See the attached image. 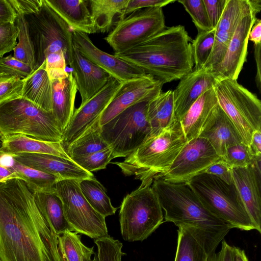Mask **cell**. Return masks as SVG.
Here are the masks:
<instances>
[{
    "label": "cell",
    "instance_id": "cell-1",
    "mask_svg": "<svg viewBox=\"0 0 261 261\" xmlns=\"http://www.w3.org/2000/svg\"><path fill=\"white\" fill-rule=\"evenodd\" d=\"M0 261H62L58 235L25 182H0Z\"/></svg>",
    "mask_w": 261,
    "mask_h": 261
},
{
    "label": "cell",
    "instance_id": "cell-2",
    "mask_svg": "<svg viewBox=\"0 0 261 261\" xmlns=\"http://www.w3.org/2000/svg\"><path fill=\"white\" fill-rule=\"evenodd\" d=\"M192 40L183 25L166 27L141 44L114 55L164 85L180 80L193 70Z\"/></svg>",
    "mask_w": 261,
    "mask_h": 261
},
{
    "label": "cell",
    "instance_id": "cell-3",
    "mask_svg": "<svg viewBox=\"0 0 261 261\" xmlns=\"http://www.w3.org/2000/svg\"><path fill=\"white\" fill-rule=\"evenodd\" d=\"M151 187L165 212V221L193 228L212 257L230 226L203 205L188 182H171L158 177Z\"/></svg>",
    "mask_w": 261,
    "mask_h": 261
},
{
    "label": "cell",
    "instance_id": "cell-4",
    "mask_svg": "<svg viewBox=\"0 0 261 261\" xmlns=\"http://www.w3.org/2000/svg\"><path fill=\"white\" fill-rule=\"evenodd\" d=\"M181 124L175 121L158 135L148 138L121 162H113L126 176L134 175L141 186L151 185L170 168L187 143Z\"/></svg>",
    "mask_w": 261,
    "mask_h": 261
},
{
    "label": "cell",
    "instance_id": "cell-5",
    "mask_svg": "<svg viewBox=\"0 0 261 261\" xmlns=\"http://www.w3.org/2000/svg\"><path fill=\"white\" fill-rule=\"evenodd\" d=\"M0 132L22 134L36 139L61 142L63 130L53 113L23 98L0 103Z\"/></svg>",
    "mask_w": 261,
    "mask_h": 261
},
{
    "label": "cell",
    "instance_id": "cell-6",
    "mask_svg": "<svg viewBox=\"0 0 261 261\" xmlns=\"http://www.w3.org/2000/svg\"><path fill=\"white\" fill-rule=\"evenodd\" d=\"M23 15L34 51L36 69L48 54L60 51L63 52L66 64L70 65L74 49L72 31L46 1L42 0L37 12Z\"/></svg>",
    "mask_w": 261,
    "mask_h": 261
},
{
    "label": "cell",
    "instance_id": "cell-7",
    "mask_svg": "<svg viewBox=\"0 0 261 261\" xmlns=\"http://www.w3.org/2000/svg\"><path fill=\"white\" fill-rule=\"evenodd\" d=\"M203 205L231 228L256 230L234 184L203 173L188 182Z\"/></svg>",
    "mask_w": 261,
    "mask_h": 261
},
{
    "label": "cell",
    "instance_id": "cell-8",
    "mask_svg": "<svg viewBox=\"0 0 261 261\" xmlns=\"http://www.w3.org/2000/svg\"><path fill=\"white\" fill-rule=\"evenodd\" d=\"M122 238L128 242L146 239L163 222L162 208L151 185L141 186L124 198L119 212Z\"/></svg>",
    "mask_w": 261,
    "mask_h": 261
},
{
    "label": "cell",
    "instance_id": "cell-9",
    "mask_svg": "<svg viewBox=\"0 0 261 261\" xmlns=\"http://www.w3.org/2000/svg\"><path fill=\"white\" fill-rule=\"evenodd\" d=\"M218 104L231 120L243 142L250 146L253 133L261 129V101L237 80L215 79Z\"/></svg>",
    "mask_w": 261,
    "mask_h": 261
},
{
    "label": "cell",
    "instance_id": "cell-10",
    "mask_svg": "<svg viewBox=\"0 0 261 261\" xmlns=\"http://www.w3.org/2000/svg\"><path fill=\"white\" fill-rule=\"evenodd\" d=\"M148 101L132 106L106 124L101 135L111 149L114 159L127 157L150 136L147 116Z\"/></svg>",
    "mask_w": 261,
    "mask_h": 261
},
{
    "label": "cell",
    "instance_id": "cell-11",
    "mask_svg": "<svg viewBox=\"0 0 261 261\" xmlns=\"http://www.w3.org/2000/svg\"><path fill=\"white\" fill-rule=\"evenodd\" d=\"M54 189L62 200L65 217L73 231L94 239L109 236L105 218L86 200L80 190L79 180H59Z\"/></svg>",
    "mask_w": 261,
    "mask_h": 261
},
{
    "label": "cell",
    "instance_id": "cell-12",
    "mask_svg": "<svg viewBox=\"0 0 261 261\" xmlns=\"http://www.w3.org/2000/svg\"><path fill=\"white\" fill-rule=\"evenodd\" d=\"M166 27L162 8H146L126 16L105 40L114 54H120L141 44Z\"/></svg>",
    "mask_w": 261,
    "mask_h": 261
},
{
    "label": "cell",
    "instance_id": "cell-13",
    "mask_svg": "<svg viewBox=\"0 0 261 261\" xmlns=\"http://www.w3.org/2000/svg\"><path fill=\"white\" fill-rule=\"evenodd\" d=\"M221 160L209 141L199 137L187 142L168 170L159 177L168 181L189 182Z\"/></svg>",
    "mask_w": 261,
    "mask_h": 261
},
{
    "label": "cell",
    "instance_id": "cell-14",
    "mask_svg": "<svg viewBox=\"0 0 261 261\" xmlns=\"http://www.w3.org/2000/svg\"><path fill=\"white\" fill-rule=\"evenodd\" d=\"M257 8H261L260 0H227L215 28L213 48L203 68L210 71L222 61L239 23L244 17Z\"/></svg>",
    "mask_w": 261,
    "mask_h": 261
},
{
    "label": "cell",
    "instance_id": "cell-15",
    "mask_svg": "<svg viewBox=\"0 0 261 261\" xmlns=\"http://www.w3.org/2000/svg\"><path fill=\"white\" fill-rule=\"evenodd\" d=\"M123 83L111 77L105 87L74 111L67 127L63 132L61 142L63 146L71 143L93 123Z\"/></svg>",
    "mask_w": 261,
    "mask_h": 261
},
{
    "label": "cell",
    "instance_id": "cell-16",
    "mask_svg": "<svg viewBox=\"0 0 261 261\" xmlns=\"http://www.w3.org/2000/svg\"><path fill=\"white\" fill-rule=\"evenodd\" d=\"M260 10L254 9L240 21L223 60L210 70L215 79L237 80L246 61L249 32Z\"/></svg>",
    "mask_w": 261,
    "mask_h": 261
},
{
    "label": "cell",
    "instance_id": "cell-17",
    "mask_svg": "<svg viewBox=\"0 0 261 261\" xmlns=\"http://www.w3.org/2000/svg\"><path fill=\"white\" fill-rule=\"evenodd\" d=\"M163 86L161 82L149 74L124 82L100 114V125L108 122L127 108L150 100L162 91Z\"/></svg>",
    "mask_w": 261,
    "mask_h": 261
},
{
    "label": "cell",
    "instance_id": "cell-18",
    "mask_svg": "<svg viewBox=\"0 0 261 261\" xmlns=\"http://www.w3.org/2000/svg\"><path fill=\"white\" fill-rule=\"evenodd\" d=\"M72 35L74 46L81 54L119 82H125L147 75L135 65L99 49L88 35L74 31Z\"/></svg>",
    "mask_w": 261,
    "mask_h": 261
},
{
    "label": "cell",
    "instance_id": "cell-19",
    "mask_svg": "<svg viewBox=\"0 0 261 261\" xmlns=\"http://www.w3.org/2000/svg\"><path fill=\"white\" fill-rule=\"evenodd\" d=\"M260 158L246 167L232 168L233 182L256 230L261 232Z\"/></svg>",
    "mask_w": 261,
    "mask_h": 261
},
{
    "label": "cell",
    "instance_id": "cell-20",
    "mask_svg": "<svg viewBox=\"0 0 261 261\" xmlns=\"http://www.w3.org/2000/svg\"><path fill=\"white\" fill-rule=\"evenodd\" d=\"M14 160L30 168L55 176L58 181L81 180L93 177L71 159L44 153H21L11 155Z\"/></svg>",
    "mask_w": 261,
    "mask_h": 261
},
{
    "label": "cell",
    "instance_id": "cell-21",
    "mask_svg": "<svg viewBox=\"0 0 261 261\" xmlns=\"http://www.w3.org/2000/svg\"><path fill=\"white\" fill-rule=\"evenodd\" d=\"M212 87L203 93L179 121L187 141L200 137L214 124L219 109Z\"/></svg>",
    "mask_w": 261,
    "mask_h": 261
},
{
    "label": "cell",
    "instance_id": "cell-22",
    "mask_svg": "<svg viewBox=\"0 0 261 261\" xmlns=\"http://www.w3.org/2000/svg\"><path fill=\"white\" fill-rule=\"evenodd\" d=\"M173 90L174 118L180 121L195 101L213 87L215 78L209 70H193L182 76Z\"/></svg>",
    "mask_w": 261,
    "mask_h": 261
},
{
    "label": "cell",
    "instance_id": "cell-23",
    "mask_svg": "<svg viewBox=\"0 0 261 261\" xmlns=\"http://www.w3.org/2000/svg\"><path fill=\"white\" fill-rule=\"evenodd\" d=\"M83 105L98 92L108 83L111 76L85 58L74 46L69 65Z\"/></svg>",
    "mask_w": 261,
    "mask_h": 261
},
{
    "label": "cell",
    "instance_id": "cell-24",
    "mask_svg": "<svg viewBox=\"0 0 261 261\" xmlns=\"http://www.w3.org/2000/svg\"><path fill=\"white\" fill-rule=\"evenodd\" d=\"M51 81V113L64 132L74 111L76 85L71 72L63 77Z\"/></svg>",
    "mask_w": 261,
    "mask_h": 261
},
{
    "label": "cell",
    "instance_id": "cell-25",
    "mask_svg": "<svg viewBox=\"0 0 261 261\" xmlns=\"http://www.w3.org/2000/svg\"><path fill=\"white\" fill-rule=\"evenodd\" d=\"M46 1L72 31L88 35L96 33L88 1Z\"/></svg>",
    "mask_w": 261,
    "mask_h": 261
},
{
    "label": "cell",
    "instance_id": "cell-26",
    "mask_svg": "<svg viewBox=\"0 0 261 261\" xmlns=\"http://www.w3.org/2000/svg\"><path fill=\"white\" fill-rule=\"evenodd\" d=\"M21 153L49 154L71 159L61 142L40 140L22 134L5 136L1 142L0 154Z\"/></svg>",
    "mask_w": 261,
    "mask_h": 261
},
{
    "label": "cell",
    "instance_id": "cell-27",
    "mask_svg": "<svg viewBox=\"0 0 261 261\" xmlns=\"http://www.w3.org/2000/svg\"><path fill=\"white\" fill-rule=\"evenodd\" d=\"M23 81L22 97L51 112L52 83L46 70V61Z\"/></svg>",
    "mask_w": 261,
    "mask_h": 261
},
{
    "label": "cell",
    "instance_id": "cell-28",
    "mask_svg": "<svg viewBox=\"0 0 261 261\" xmlns=\"http://www.w3.org/2000/svg\"><path fill=\"white\" fill-rule=\"evenodd\" d=\"M200 137L206 138L221 158L228 147L243 142L236 126L220 106L214 124Z\"/></svg>",
    "mask_w": 261,
    "mask_h": 261
},
{
    "label": "cell",
    "instance_id": "cell-29",
    "mask_svg": "<svg viewBox=\"0 0 261 261\" xmlns=\"http://www.w3.org/2000/svg\"><path fill=\"white\" fill-rule=\"evenodd\" d=\"M88 1L95 33L109 32L125 17V11L128 0Z\"/></svg>",
    "mask_w": 261,
    "mask_h": 261
},
{
    "label": "cell",
    "instance_id": "cell-30",
    "mask_svg": "<svg viewBox=\"0 0 261 261\" xmlns=\"http://www.w3.org/2000/svg\"><path fill=\"white\" fill-rule=\"evenodd\" d=\"M41 214L57 235L73 231L65 216L62 200L55 190L33 192Z\"/></svg>",
    "mask_w": 261,
    "mask_h": 261
},
{
    "label": "cell",
    "instance_id": "cell-31",
    "mask_svg": "<svg viewBox=\"0 0 261 261\" xmlns=\"http://www.w3.org/2000/svg\"><path fill=\"white\" fill-rule=\"evenodd\" d=\"M147 116L151 136H154L171 126L174 118L173 90L162 91L151 99L148 104Z\"/></svg>",
    "mask_w": 261,
    "mask_h": 261
},
{
    "label": "cell",
    "instance_id": "cell-32",
    "mask_svg": "<svg viewBox=\"0 0 261 261\" xmlns=\"http://www.w3.org/2000/svg\"><path fill=\"white\" fill-rule=\"evenodd\" d=\"M174 261H211L202 240L195 230L188 226H179Z\"/></svg>",
    "mask_w": 261,
    "mask_h": 261
},
{
    "label": "cell",
    "instance_id": "cell-33",
    "mask_svg": "<svg viewBox=\"0 0 261 261\" xmlns=\"http://www.w3.org/2000/svg\"><path fill=\"white\" fill-rule=\"evenodd\" d=\"M66 146L64 149L71 160L109 148L101 135L100 116L81 135Z\"/></svg>",
    "mask_w": 261,
    "mask_h": 261
},
{
    "label": "cell",
    "instance_id": "cell-34",
    "mask_svg": "<svg viewBox=\"0 0 261 261\" xmlns=\"http://www.w3.org/2000/svg\"><path fill=\"white\" fill-rule=\"evenodd\" d=\"M80 190L89 204L106 218L114 215L117 207H114L106 190L94 176L79 180Z\"/></svg>",
    "mask_w": 261,
    "mask_h": 261
},
{
    "label": "cell",
    "instance_id": "cell-35",
    "mask_svg": "<svg viewBox=\"0 0 261 261\" xmlns=\"http://www.w3.org/2000/svg\"><path fill=\"white\" fill-rule=\"evenodd\" d=\"M7 168L15 173L16 178L24 181L32 192L54 190L58 181L54 175L28 167L14 159Z\"/></svg>",
    "mask_w": 261,
    "mask_h": 261
},
{
    "label": "cell",
    "instance_id": "cell-36",
    "mask_svg": "<svg viewBox=\"0 0 261 261\" xmlns=\"http://www.w3.org/2000/svg\"><path fill=\"white\" fill-rule=\"evenodd\" d=\"M58 250L62 261H90L94 247L89 248L81 241V236L72 231L58 235Z\"/></svg>",
    "mask_w": 261,
    "mask_h": 261
},
{
    "label": "cell",
    "instance_id": "cell-37",
    "mask_svg": "<svg viewBox=\"0 0 261 261\" xmlns=\"http://www.w3.org/2000/svg\"><path fill=\"white\" fill-rule=\"evenodd\" d=\"M15 24L18 30V42L14 48V57L36 69L34 51L24 15L17 14Z\"/></svg>",
    "mask_w": 261,
    "mask_h": 261
},
{
    "label": "cell",
    "instance_id": "cell-38",
    "mask_svg": "<svg viewBox=\"0 0 261 261\" xmlns=\"http://www.w3.org/2000/svg\"><path fill=\"white\" fill-rule=\"evenodd\" d=\"M215 37V29L208 31L198 30L197 35L192 42L194 61L193 70L203 68L212 53Z\"/></svg>",
    "mask_w": 261,
    "mask_h": 261
},
{
    "label": "cell",
    "instance_id": "cell-39",
    "mask_svg": "<svg viewBox=\"0 0 261 261\" xmlns=\"http://www.w3.org/2000/svg\"><path fill=\"white\" fill-rule=\"evenodd\" d=\"M114 159L111 149L109 147L102 150L72 159L84 170L92 172L105 169Z\"/></svg>",
    "mask_w": 261,
    "mask_h": 261
},
{
    "label": "cell",
    "instance_id": "cell-40",
    "mask_svg": "<svg viewBox=\"0 0 261 261\" xmlns=\"http://www.w3.org/2000/svg\"><path fill=\"white\" fill-rule=\"evenodd\" d=\"M254 157L249 146L242 142L228 147L222 160L232 169L248 166Z\"/></svg>",
    "mask_w": 261,
    "mask_h": 261
},
{
    "label": "cell",
    "instance_id": "cell-41",
    "mask_svg": "<svg viewBox=\"0 0 261 261\" xmlns=\"http://www.w3.org/2000/svg\"><path fill=\"white\" fill-rule=\"evenodd\" d=\"M190 15L197 30L208 31L212 29L203 0H179Z\"/></svg>",
    "mask_w": 261,
    "mask_h": 261
},
{
    "label": "cell",
    "instance_id": "cell-42",
    "mask_svg": "<svg viewBox=\"0 0 261 261\" xmlns=\"http://www.w3.org/2000/svg\"><path fill=\"white\" fill-rule=\"evenodd\" d=\"M23 80L0 72V103L22 97Z\"/></svg>",
    "mask_w": 261,
    "mask_h": 261
},
{
    "label": "cell",
    "instance_id": "cell-43",
    "mask_svg": "<svg viewBox=\"0 0 261 261\" xmlns=\"http://www.w3.org/2000/svg\"><path fill=\"white\" fill-rule=\"evenodd\" d=\"M28 64L20 61L12 55L0 58V72L24 80L33 71Z\"/></svg>",
    "mask_w": 261,
    "mask_h": 261
},
{
    "label": "cell",
    "instance_id": "cell-44",
    "mask_svg": "<svg viewBox=\"0 0 261 261\" xmlns=\"http://www.w3.org/2000/svg\"><path fill=\"white\" fill-rule=\"evenodd\" d=\"M18 30L15 22L0 21V58L15 47Z\"/></svg>",
    "mask_w": 261,
    "mask_h": 261
},
{
    "label": "cell",
    "instance_id": "cell-45",
    "mask_svg": "<svg viewBox=\"0 0 261 261\" xmlns=\"http://www.w3.org/2000/svg\"><path fill=\"white\" fill-rule=\"evenodd\" d=\"M213 29H215L224 11L227 0H203Z\"/></svg>",
    "mask_w": 261,
    "mask_h": 261
},
{
    "label": "cell",
    "instance_id": "cell-46",
    "mask_svg": "<svg viewBox=\"0 0 261 261\" xmlns=\"http://www.w3.org/2000/svg\"><path fill=\"white\" fill-rule=\"evenodd\" d=\"M176 0H128L125 11L127 16L138 10L149 7H161L174 3Z\"/></svg>",
    "mask_w": 261,
    "mask_h": 261
},
{
    "label": "cell",
    "instance_id": "cell-47",
    "mask_svg": "<svg viewBox=\"0 0 261 261\" xmlns=\"http://www.w3.org/2000/svg\"><path fill=\"white\" fill-rule=\"evenodd\" d=\"M203 173L215 175L228 184L233 183L232 169L222 160L211 165Z\"/></svg>",
    "mask_w": 261,
    "mask_h": 261
},
{
    "label": "cell",
    "instance_id": "cell-48",
    "mask_svg": "<svg viewBox=\"0 0 261 261\" xmlns=\"http://www.w3.org/2000/svg\"><path fill=\"white\" fill-rule=\"evenodd\" d=\"M17 14L27 15L37 12L42 0H8Z\"/></svg>",
    "mask_w": 261,
    "mask_h": 261
},
{
    "label": "cell",
    "instance_id": "cell-49",
    "mask_svg": "<svg viewBox=\"0 0 261 261\" xmlns=\"http://www.w3.org/2000/svg\"><path fill=\"white\" fill-rule=\"evenodd\" d=\"M45 61L47 72L58 70H65L66 69L67 64L63 51L48 54Z\"/></svg>",
    "mask_w": 261,
    "mask_h": 261
},
{
    "label": "cell",
    "instance_id": "cell-50",
    "mask_svg": "<svg viewBox=\"0 0 261 261\" xmlns=\"http://www.w3.org/2000/svg\"><path fill=\"white\" fill-rule=\"evenodd\" d=\"M221 250L215 253L211 261H234L233 247L222 240Z\"/></svg>",
    "mask_w": 261,
    "mask_h": 261
},
{
    "label": "cell",
    "instance_id": "cell-51",
    "mask_svg": "<svg viewBox=\"0 0 261 261\" xmlns=\"http://www.w3.org/2000/svg\"><path fill=\"white\" fill-rule=\"evenodd\" d=\"M17 13L8 0H0V21L15 22Z\"/></svg>",
    "mask_w": 261,
    "mask_h": 261
},
{
    "label": "cell",
    "instance_id": "cell-52",
    "mask_svg": "<svg viewBox=\"0 0 261 261\" xmlns=\"http://www.w3.org/2000/svg\"><path fill=\"white\" fill-rule=\"evenodd\" d=\"M261 44H254V56L256 65V73L255 81L256 86L260 92L261 90V57H260Z\"/></svg>",
    "mask_w": 261,
    "mask_h": 261
},
{
    "label": "cell",
    "instance_id": "cell-53",
    "mask_svg": "<svg viewBox=\"0 0 261 261\" xmlns=\"http://www.w3.org/2000/svg\"><path fill=\"white\" fill-rule=\"evenodd\" d=\"M249 41L254 44H261V20L256 18L249 34Z\"/></svg>",
    "mask_w": 261,
    "mask_h": 261
},
{
    "label": "cell",
    "instance_id": "cell-54",
    "mask_svg": "<svg viewBox=\"0 0 261 261\" xmlns=\"http://www.w3.org/2000/svg\"><path fill=\"white\" fill-rule=\"evenodd\" d=\"M249 147L254 156L261 155V129L253 133Z\"/></svg>",
    "mask_w": 261,
    "mask_h": 261
},
{
    "label": "cell",
    "instance_id": "cell-55",
    "mask_svg": "<svg viewBox=\"0 0 261 261\" xmlns=\"http://www.w3.org/2000/svg\"><path fill=\"white\" fill-rule=\"evenodd\" d=\"M13 178H16L15 173L7 167L0 165V182Z\"/></svg>",
    "mask_w": 261,
    "mask_h": 261
},
{
    "label": "cell",
    "instance_id": "cell-56",
    "mask_svg": "<svg viewBox=\"0 0 261 261\" xmlns=\"http://www.w3.org/2000/svg\"><path fill=\"white\" fill-rule=\"evenodd\" d=\"M233 247L234 261H249L244 250L236 246Z\"/></svg>",
    "mask_w": 261,
    "mask_h": 261
},
{
    "label": "cell",
    "instance_id": "cell-57",
    "mask_svg": "<svg viewBox=\"0 0 261 261\" xmlns=\"http://www.w3.org/2000/svg\"><path fill=\"white\" fill-rule=\"evenodd\" d=\"M5 137L1 134L0 132V142L3 141V140L4 139Z\"/></svg>",
    "mask_w": 261,
    "mask_h": 261
},
{
    "label": "cell",
    "instance_id": "cell-58",
    "mask_svg": "<svg viewBox=\"0 0 261 261\" xmlns=\"http://www.w3.org/2000/svg\"><path fill=\"white\" fill-rule=\"evenodd\" d=\"M0 143H1L0 142Z\"/></svg>",
    "mask_w": 261,
    "mask_h": 261
}]
</instances>
